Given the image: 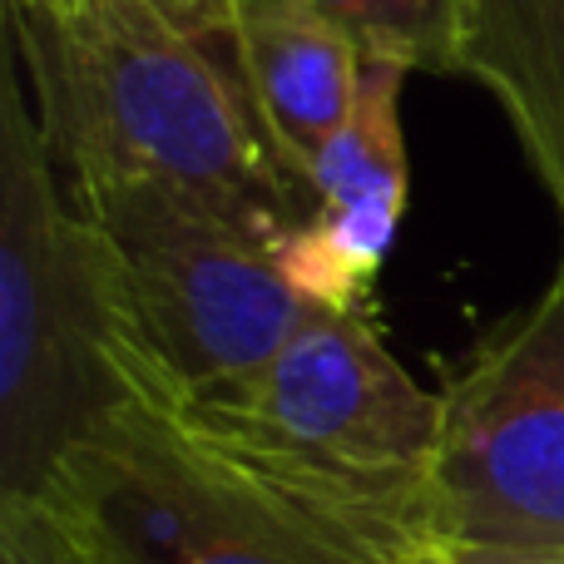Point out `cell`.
Masks as SVG:
<instances>
[{
	"label": "cell",
	"instance_id": "cell-1",
	"mask_svg": "<svg viewBox=\"0 0 564 564\" xmlns=\"http://www.w3.org/2000/svg\"><path fill=\"white\" fill-rule=\"evenodd\" d=\"M6 15L69 198L159 188L273 243L317 214L258 115L234 35H194L154 0H50Z\"/></svg>",
	"mask_w": 564,
	"mask_h": 564
},
{
	"label": "cell",
	"instance_id": "cell-2",
	"mask_svg": "<svg viewBox=\"0 0 564 564\" xmlns=\"http://www.w3.org/2000/svg\"><path fill=\"white\" fill-rule=\"evenodd\" d=\"M159 406L391 555L426 545L441 391L401 367L367 312L317 307L263 367Z\"/></svg>",
	"mask_w": 564,
	"mask_h": 564
},
{
	"label": "cell",
	"instance_id": "cell-3",
	"mask_svg": "<svg viewBox=\"0 0 564 564\" xmlns=\"http://www.w3.org/2000/svg\"><path fill=\"white\" fill-rule=\"evenodd\" d=\"M40 496L89 564H406L224 456L149 397L89 421L55 456Z\"/></svg>",
	"mask_w": 564,
	"mask_h": 564
},
{
	"label": "cell",
	"instance_id": "cell-4",
	"mask_svg": "<svg viewBox=\"0 0 564 564\" xmlns=\"http://www.w3.org/2000/svg\"><path fill=\"white\" fill-rule=\"evenodd\" d=\"M115 307L99 248L55 174L15 69L0 79V496H40L109 406Z\"/></svg>",
	"mask_w": 564,
	"mask_h": 564
},
{
	"label": "cell",
	"instance_id": "cell-5",
	"mask_svg": "<svg viewBox=\"0 0 564 564\" xmlns=\"http://www.w3.org/2000/svg\"><path fill=\"white\" fill-rule=\"evenodd\" d=\"M89 224L115 307L119 401H178L278 357L312 302L282 278L278 243L159 188L69 198Z\"/></svg>",
	"mask_w": 564,
	"mask_h": 564
},
{
	"label": "cell",
	"instance_id": "cell-6",
	"mask_svg": "<svg viewBox=\"0 0 564 564\" xmlns=\"http://www.w3.org/2000/svg\"><path fill=\"white\" fill-rule=\"evenodd\" d=\"M426 545H564V263L441 387Z\"/></svg>",
	"mask_w": 564,
	"mask_h": 564
},
{
	"label": "cell",
	"instance_id": "cell-7",
	"mask_svg": "<svg viewBox=\"0 0 564 564\" xmlns=\"http://www.w3.org/2000/svg\"><path fill=\"white\" fill-rule=\"evenodd\" d=\"M234 40L278 154L312 178V164L351 115L361 50L302 0H238Z\"/></svg>",
	"mask_w": 564,
	"mask_h": 564
},
{
	"label": "cell",
	"instance_id": "cell-8",
	"mask_svg": "<svg viewBox=\"0 0 564 564\" xmlns=\"http://www.w3.org/2000/svg\"><path fill=\"white\" fill-rule=\"evenodd\" d=\"M460 75L506 109L525 164L564 214V0H470Z\"/></svg>",
	"mask_w": 564,
	"mask_h": 564
},
{
	"label": "cell",
	"instance_id": "cell-9",
	"mask_svg": "<svg viewBox=\"0 0 564 564\" xmlns=\"http://www.w3.org/2000/svg\"><path fill=\"white\" fill-rule=\"evenodd\" d=\"M401 218H406L401 198L317 208L278 243L282 278L322 312H367L371 282L397 248Z\"/></svg>",
	"mask_w": 564,
	"mask_h": 564
},
{
	"label": "cell",
	"instance_id": "cell-10",
	"mask_svg": "<svg viewBox=\"0 0 564 564\" xmlns=\"http://www.w3.org/2000/svg\"><path fill=\"white\" fill-rule=\"evenodd\" d=\"M411 69L391 59L361 55L357 99H351L347 124L337 129L322 159L312 164V198L317 208L361 204V198H401L411 194L406 134H401V79Z\"/></svg>",
	"mask_w": 564,
	"mask_h": 564
},
{
	"label": "cell",
	"instance_id": "cell-11",
	"mask_svg": "<svg viewBox=\"0 0 564 564\" xmlns=\"http://www.w3.org/2000/svg\"><path fill=\"white\" fill-rule=\"evenodd\" d=\"M302 6L317 10L371 59L460 75L470 0H302Z\"/></svg>",
	"mask_w": 564,
	"mask_h": 564
},
{
	"label": "cell",
	"instance_id": "cell-12",
	"mask_svg": "<svg viewBox=\"0 0 564 564\" xmlns=\"http://www.w3.org/2000/svg\"><path fill=\"white\" fill-rule=\"evenodd\" d=\"M0 564H89L45 496H0Z\"/></svg>",
	"mask_w": 564,
	"mask_h": 564
},
{
	"label": "cell",
	"instance_id": "cell-13",
	"mask_svg": "<svg viewBox=\"0 0 564 564\" xmlns=\"http://www.w3.org/2000/svg\"><path fill=\"white\" fill-rule=\"evenodd\" d=\"M154 6L194 35H234L238 20V0H154Z\"/></svg>",
	"mask_w": 564,
	"mask_h": 564
},
{
	"label": "cell",
	"instance_id": "cell-14",
	"mask_svg": "<svg viewBox=\"0 0 564 564\" xmlns=\"http://www.w3.org/2000/svg\"><path fill=\"white\" fill-rule=\"evenodd\" d=\"M451 564H564V545H540V550H490V545H436Z\"/></svg>",
	"mask_w": 564,
	"mask_h": 564
},
{
	"label": "cell",
	"instance_id": "cell-15",
	"mask_svg": "<svg viewBox=\"0 0 564 564\" xmlns=\"http://www.w3.org/2000/svg\"><path fill=\"white\" fill-rule=\"evenodd\" d=\"M406 564H451V560H446V555H441V550H436V545H421V550H416V555H411Z\"/></svg>",
	"mask_w": 564,
	"mask_h": 564
},
{
	"label": "cell",
	"instance_id": "cell-16",
	"mask_svg": "<svg viewBox=\"0 0 564 564\" xmlns=\"http://www.w3.org/2000/svg\"><path fill=\"white\" fill-rule=\"evenodd\" d=\"M6 6H20V10H40V6H50V0H6Z\"/></svg>",
	"mask_w": 564,
	"mask_h": 564
}]
</instances>
